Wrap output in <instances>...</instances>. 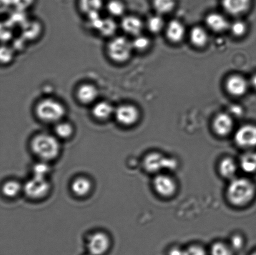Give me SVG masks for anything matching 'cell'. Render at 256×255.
Returning a JSON list of instances; mask_svg holds the SVG:
<instances>
[{
    "label": "cell",
    "instance_id": "6da1fadb",
    "mask_svg": "<svg viewBox=\"0 0 256 255\" xmlns=\"http://www.w3.org/2000/svg\"><path fill=\"white\" fill-rule=\"evenodd\" d=\"M227 198L235 207H244L250 203L256 194L255 184L249 179L235 177L227 189Z\"/></svg>",
    "mask_w": 256,
    "mask_h": 255
},
{
    "label": "cell",
    "instance_id": "7a4b0ae2",
    "mask_svg": "<svg viewBox=\"0 0 256 255\" xmlns=\"http://www.w3.org/2000/svg\"><path fill=\"white\" fill-rule=\"evenodd\" d=\"M36 114L39 119L47 123H58L66 114L64 104L56 99L46 98L37 104Z\"/></svg>",
    "mask_w": 256,
    "mask_h": 255
},
{
    "label": "cell",
    "instance_id": "3957f363",
    "mask_svg": "<svg viewBox=\"0 0 256 255\" xmlns=\"http://www.w3.org/2000/svg\"><path fill=\"white\" fill-rule=\"evenodd\" d=\"M32 148L34 153L44 161L54 159L60 152L58 141L54 136L46 134L35 137L32 142Z\"/></svg>",
    "mask_w": 256,
    "mask_h": 255
},
{
    "label": "cell",
    "instance_id": "277c9868",
    "mask_svg": "<svg viewBox=\"0 0 256 255\" xmlns=\"http://www.w3.org/2000/svg\"><path fill=\"white\" fill-rule=\"evenodd\" d=\"M133 48L132 41L124 36H117L110 41L107 52L112 61L116 63H124L132 56Z\"/></svg>",
    "mask_w": 256,
    "mask_h": 255
},
{
    "label": "cell",
    "instance_id": "5b68a950",
    "mask_svg": "<svg viewBox=\"0 0 256 255\" xmlns=\"http://www.w3.org/2000/svg\"><path fill=\"white\" fill-rule=\"evenodd\" d=\"M144 167L150 173H159L164 170H174L178 167L177 161L172 158H168L158 152H152L145 157Z\"/></svg>",
    "mask_w": 256,
    "mask_h": 255
},
{
    "label": "cell",
    "instance_id": "8992f818",
    "mask_svg": "<svg viewBox=\"0 0 256 255\" xmlns=\"http://www.w3.org/2000/svg\"><path fill=\"white\" fill-rule=\"evenodd\" d=\"M114 116L120 124L125 126H132L140 119L139 110L134 105L124 104L115 109Z\"/></svg>",
    "mask_w": 256,
    "mask_h": 255
},
{
    "label": "cell",
    "instance_id": "52a82bcc",
    "mask_svg": "<svg viewBox=\"0 0 256 255\" xmlns=\"http://www.w3.org/2000/svg\"><path fill=\"white\" fill-rule=\"evenodd\" d=\"M153 186L160 196L169 198L177 191L178 185L172 177L166 174H158L153 181Z\"/></svg>",
    "mask_w": 256,
    "mask_h": 255
},
{
    "label": "cell",
    "instance_id": "ba28073f",
    "mask_svg": "<svg viewBox=\"0 0 256 255\" xmlns=\"http://www.w3.org/2000/svg\"><path fill=\"white\" fill-rule=\"evenodd\" d=\"M50 187L51 186L46 179L34 176L26 182L24 186V191L30 198L39 199L48 194Z\"/></svg>",
    "mask_w": 256,
    "mask_h": 255
},
{
    "label": "cell",
    "instance_id": "9c48e42d",
    "mask_svg": "<svg viewBox=\"0 0 256 255\" xmlns=\"http://www.w3.org/2000/svg\"><path fill=\"white\" fill-rule=\"evenodd\" d=\"M234 140L238 146L252 149L256 146V126L247 124L240 127L236 132Z\"/></svg>",
    "mask_w": 256,
    "mask_h": 255
},
{
    "label": "cell",
    "instance_id": "30bf717a",
    "mask_svg": "<svg viewBox=\"0 0 256 255\" xmlns=\"http://www.w3.org/2000/svg\"><path fill=\"white\" fill-rule=\"evenodd\" d=\"M110 240L104 232H97L92 235L88 243V248L92 255H102L108 251Z\"/></svg>",
    "mask_w": 256,
    "mask_h": 255
},
{
    "label": "cell",
    "instance_id": "8fae6325",
    "mask_svg": "<svg viewBox=\"0 0 256 255\" xmlns=\"http://www.w3.org/2000/svg\"><path fill=\"white\" fill-rule=\"evenodd\" d=\"M234 122L230 115L225 113L218 114L213 121V129L218 136L224 137L232 132Z\"/></svg>",
    "mask_w": 256,
    "mask_h": 255
},
{
    "label": "cell",
    "instance_id": "7c38bea8",
    "mask_svg": "<svg viewBox=\"0 0 256 255\" xmlns=\"http://www.w3.org/2000/svg\"><path fill=\"white\" fill-rule=\"evenodd\" d=\"M99 91L94 84L86 83L79 86L76 91V97L80 103L89 105L94 103L98 97Z\"/></svg>",
    "mask_w": 256,
    "mask_h": 255
},
{
    "label": "cell",
    "instance_id": "4fadbf2b",
    "mask_svg": "<svg viewBox=\"0 0 256 255\" xmlns=\"http://www.w3.org/2000/svg\"><path fill=\"white\" fill-rule=\"evenodd\" d=\"M248 86L246 79L239 75L230 77L226 82L228 91L234 96H242L246 93Z\"/></svg>",
    "mask_w": 256,
    "mask_h": 255
},
{
    "label": "cell",
    "instance_id": "5bb4252c",
    "mask_svg": "<svg viewBox=\"0 0 256 255\" xmlns=\"http://www.w3.org/2000/svg\"><path fill=\"white\" fill-rule=\"evenodd\" d=\"M222 5L228 13L238 16L249 9L250 0H222Z\"/></svg>",
    "mask_w": 256,
    "mask_h": 255
},
{
    "label": "cell",
    "instance_id": "9a60e30c",
    "mask_svg": "<svg viewBox=\"0 0 256 255\" xmlns=\"http://www.w3.org/2000/svg\"><path fill=\"white\" fill-rule=\"evenodd\" d=\"M121 26L126 33L135 37L142 34L143 29L142 20L134 16L124 17L122 19Z\"/></svg>",
    "mask_w": 256,
    "mask_h": 255
},
{
    "label": "cell",
    "instance_id": "2e32d148",
    "mask_svg": "<svg viewBox=\"0 0 256 255\" xmlns=\"http://www.w3.org/2000/svg\"><path fill=\"white\" fill-rule=\"evenodd\" d=\"M115 109L111 103L107 101L97 102L92 109V114L100 121H106L114 114Z\"/></svg>",
    "mask_w": 256,
    "mask_h": 255
},
{
    "label": "cell",
    "instance_id": "e0dca14e",
    "mask_svg": "<svg viewBox=\"0 0 256 255\" xmlns=\"http://www.w3.org/2000/svg\"><path fill=\"white\" fill-rule=\"evenodd\" d=\"M238 165L236 162L230 157H226L220 161L219 171L222 176L225 179H234L237 174Z\"/></svg>",
    "mask_w": 256,
    "mask_h": 255
},
{
    "label": "cell",
    "instance_id": "ac0fdd59",
    "mask_svg": "<svg viewBox=\"0 0 256 255\" xmlns=\"http://www.w3.org/2000/svg\"><path fill=\"white\" fill-rule=\"evenodd\" d=\"M185 31L184 26L182 22L173 20L168 24L167 36L170 41L180 42L184 38Z\"/></svg>",
    "mask_w": 256,
    "mask_h": 255
},
{
    "label": "cell",
    "instance_id": "d6986e66",
    "mask_svg": "<svg viewBox=\"0 0 256 255\" xmlns=\"http://www.w3.org/2000/svg\"><path fill=\"white\" fill-rule=\"evenodd\" d=\"M206 23L212 31L217 32H223L230 27L229 22L222 14L213 13L207 17Z\"/></svg>",
    "mask_w": 256,
    "mask_h": 255
},
{
    "label": "cell",
    "instance_id": "ffe728a7",
    "mask_svg": "<svg viewBox=\"0 0 256 255\" xmlns=\"http://www.w3.org/2000/svg\"><path fill=\"white\" fill-rule=\"evenodd\" d=\"M240 168L248 174L256 172V152L248 151L243 154L240 161Z\"/></svg>",
    "mask_w": 256,
    "mask_h": 255
},
{
    "label": "cell",
    "instance_id": "44dd1931",
    "mask_svg": "<svg viewBox=\"0 0 256 255\" xmlns=\"http://www.w3.org/2000/svg\"><path fill=\"white\" fill-rule=\"evenodd\" d=\"M92 184L89 179L84 177H79L72 182V189L74 194L78 196L84 197L91 191Z\"/></svg>",
    "mask_w": 256,
    "mask_h": 255
},
{
    "label": "cell",
    "instance_id": "7402d4cb",
    "mask_svg": "<svg viewBox=\"0 0 256 255\" xmlns=\"http://www.w3.org/2000/svg\"><path fill=\"white\" fill-rule=\"evenodd\" d=\"M104 5V0H80V9L87 16L94 12H100Z\"/></svg>",
    "mask_w": 256,
    "mask_h": 255
},
{
    "label": "cell",
    "instance_id": "603a6c76",
    "mask_svg": "<svg viewBox=\"0 0 256 255\" xmlns=\"http://www.w3.org/2000/svg\"><path fill=\"white\" fill-rule=\"evenodd\" d=\"M118 29L116 22L110 17L102 18V23L100 24L98 31L102 36L104 37H111L116 33Z\"/></svg>",
    "mask_w": 256,
    "mask_h": 255
},
{
    "label": "cell",
    "instance_id": "cb8c5ba5",
    "mask_svg": "<svg viewBox=\"0 0 256 255\" xmlns=\"http://www.w3.org/2000/svg\"><path fill=\"white\" fill-rule=\"evenodd\" d=\"M190 40L194 46L203 47L208 41V35L206 31L202 27H196L190 32Z\"/></svg>",
    "mask_w": 256,
    "mask_h": 255
},
{
    "label": "cell",
    "instance_id": "d4e9b609",
    "mask_svg": "<svg viewBox=\"0 0 256 255\" xmlns=\"http://www.w3.org/2000/svg\"><path fill=\"white\" fill-rule=\"evenodd\" d=\"M107 11L112 17H121L126 11L125 5L120 0H111L106 5Z\"/></svg>",
    "mask_w": 256,
    "mask_h": 255
},
{
    "label": "cell",
    "instance_id": "484cf974",
    "mask_svg": "<svg viewBox=\"0 0 256 255\" xmlns=\"http://www.w3.org/2000/svg\"><path fill=\"white\" fill-rule=\"evenodd\" d=\"M156 10L160 14H166L175 7V0H153Z\"/></svg>",
    "mask_w": 256,
    "mask_h": 255
},
{
    "label": "cell",
    "instance_id": "4316f807",
    "mask_svg": "<svg viewBox=\"0 0 256 255\" xmlns=\"http://www.w3.org/2000/svg\"><path fill=\"white\" fill-rule=\"evenodd\" d=\"M56 133L62 139L68 138L74 133V127L68 122H58L56 126Z\"/></svg>",
    "mask_w": 256,
    "mask_h": 255
},
{
    "label": "cell",
    "instance_id": "83f0119b",
    "mask_svg": "<svg viewBox=\"0 0 256 255\" xmlns=\"http://www.w3.org/2000/svg\"><path fill=\"white\" fill-rule=\"evenodd\" d=\"M21 186L16 181H12L6 182L2 187V192L5 196L14 197L18 194Z\"/></svg>",
    "mask_w": 256,
    "mask_h": 255
},
{
    "label": "cell",
    "instance_id": "f1b7e54d",
    "mask_svg": "<svg viewBox=\"0 0 256 255\" xmlns=\"http://www.w3.org/2000/svg\"><path fill=\"white\" fill-rule=\"evenodd\" d=\"M148 27L150 32L153 33H158L162 31L164 27V21L162 17L153 16L148 20Z\"/></svg>",
    "mask_w": 256,
    "mask_h": 255
},
{
    "label": "cell",
    "instance_id": "f546056e",
    "mask_svg": "<svg viewBox=\"0 0 256 255\" xmlns=\"http://www.w3.org/2000/svg\"><path fill=\"white\" fill-rule=\"evenodd\" d=\"M212 255H232V249L222 242H216L212 248Z\"/></svg>",
    "mask_w": 256,
    "mask_h": 255
},
{
    "label": "cell",
    "instance_id": "4dcf8cb0",
    "mask_svg": "<svg viewBox=\"0 0 256 255\" xmlns=\"http://www.w3.org/2000/svg\"><path fill=\"white\" fill-rule=\"evenodd\" d=\"M132 44L133 48L138 51H144L150 46V41L148 37L140 34L135 37L134 39L132 41Z\"/></svg>",
    "mask_w": 256,
    "mask_h": 255
},
{
    "label": "cell",
    "instance_id": "1f68e13d",
    "mask_svg": "<svg viewBox=\"0 0 256 255\" xmlns=\"http://www.w3.org/2000/svg\"><path fill=\"white\" fill-rule=\"evenodd\" d=\"M50 171V167L45 162H41L34 166V177L39 178L46 179V177Z\"/></svg>",
    "mask_w": 256,
    "mask_h": 255
},
{
    "label": "cell",
    "instance_id": "d6a6232c",
    "mask_svg": "<svg viewBox=\"0 0 256 255\" xmlns=\"http://www.w3.org/2000/svg\"><path fill=\"white\" fill-rule=\"evenodd\" d=\"M230 28L234 36H242L246 32L247 26L244 22L238 21L230 25Z\"/></svg>",
    "mask_w": 256,
    "mask_h": 255
},
{
    "label": "cell",
    "instance_id": "836d02e7",
    "mask_svg": "<svg viewBox=\"0 0 256 255\" xmlns=\"http://www.w3.org/2000/svg\"><path fill=\"white\" fill-rule=\"evenodd\" d=\"M184 255H206V253L203 247L195 245L185 250Z\"/></svg>",
    "mask_w": 256,
    "mask_h": 255
},
{
    "label": "cell",
    "instance_id": "e575fe53",
    "mask_svg": "<svg viewBox=\"0 0 256 255\" xmlns=\"http://www.w3.org/2000/svg\"><path fill=\"white\" fill-rule=\"evenodd\" d=\"M34 2V0H12V4H14L19 11H24L28 8Z\"/></svg>",
    "mask_w": 256,
    "mask_h": 255
},
{
    "label": "cell",
    "instance_id": "d590c367",
    "mask_svg": "<svg viewBox=\"0 0 256 255\" xmlns=\"http://www.w3.org/2000/svg\"><path fill=\"white\" fill-rule=\"evenodd\" d=\"M244 241L240 234H236L232 238V246L233 249L240 250L244 246Z\"/></svg>",
    "mask_w": 256,
    "mask_h": 255
},
{
    "label": "cell",
    "instance_id": "8d00e7d4",
    "mask_svg": "<svg viewBox=\"0 0 256 255\" xmlns=\"http://www.w3.org/2000/svg\"><path fill=\"white\" fill-rule=\"evenodd\" d=\"M2 50L4 52V54L2 53V62H4V63H6V62L11 61L12 57V53L11 50L8 48V47H5L4 48H2Z\"/></svg>",
    "mask_w": 256,
    "mask_h": 255
},
{
    "label": "cell",
    "instance_id": "74e56055",
    "mask_svg": "<svg viewBox=\"0 0 256 255\" xmlns=\"http://www.w3.org/2000/svg\"><path fill=\"white\" fill-rule=\"evenodd\" d=\"M230 111H232V113L236 115V116H240V115H242L243 112L242 107L238 106V105L232 106V109H230Z\"/></svg>",
    "mask_w": 256,
    "mask_h": 255
},
{
    "label": "cell",
    "instance_id": "f35d334b",
    "mask_svg": "<svg viewBox=\"0 0 256 255\" xmlns=\"http://www.w3.org/2000/svg\"><path fill=\"white\" fill-rule=\"evenodd\" d=\"M170 255H184V251L178 247H174V248L170 250Z\"/></svg>",
    "mask_w": 256,
    "mask_h": 255
},
{
    "label": "cell",
    "instance_id": "ab89813d",
    "mask_svg": "<svg viewBox=\"0 0 256 255\" xmlns=\"http://www.w3.org/2000/svg\"><path fill=\"white\" fill-rule=\"evenodd\" d=\"M252 86L256 89V74L253 76L252 79Z\"/></svg>",
    "mask_w": 256,
    "mask_h": 255
},
{
    "label": "cell",
    "instance_id": "60d3db41",
    "mask_svg": "<svg viewBox=\"0 0 256 255\" xmlns=\"http://www.w3.org/2000/svg\"><path fill=\"white\" fill-rule=\"evenodd\" d=\"M252 255H256V251L254 252Z\"/></svg>",
    "mask_w": 256,
    "mask_h": 255
},
{
    "label": "cell",
    "instance_id": "b9f144b4",
    "mask_svg": "<svg viewBox=\"0 0 256 255\" xmlns=\"http://www.w3.org/2000/svg\"></svg>",
    "mask_w": 256,
    "mask_h": 255
}]
</instances>
